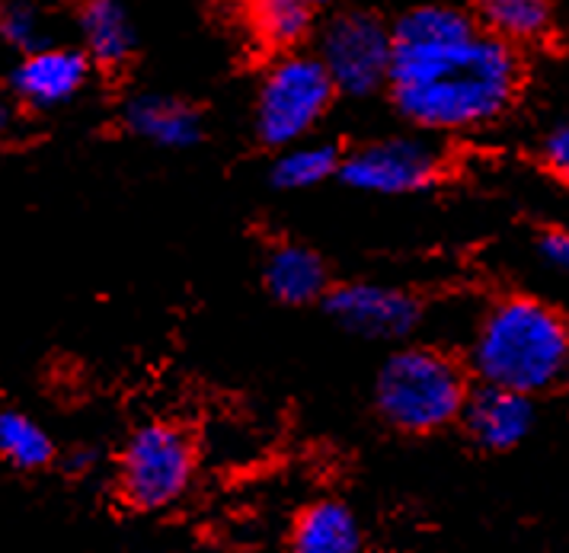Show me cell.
I'll return each instance as SVG.
<instances>
[{
    "label": "cell",
    "instance_id": "8fae6325",
    "mask_svg": "<svg viewBox=\"0 0 569 553\" xmlns=\"http://www.w3.org/2000/svg\"><path fill=\"white\" fill-rule=\"evenodd\" d=\"M126 125L131 134L167 151H186L202 138V115L173 97H138L126 105Z\"/></svg>",
    "mask_w": 569,
    "mask_h": 553
},
{
    "label": "cell",
    "instance_id": "8992f818",
    "mask_svg": "<svg viewBox=\"0 0 569 553\" xmlns=\"http://www.w3.org/2000/svg\"><path fill=\"white\" fill-rule=\"evenodd\" d=\"M317 58L327 68L337 93L356 100L371 97L381 87H388L390 27L365 10L337 13L320 32Z\"/></svg>",
    "mask_w": 569,
    "mask_h": 553
},
{
    "label": "cell",
    "instance_id": "4fadbf2b",
    "mask_svg": "<svg viewBox=\"0 0 569 553\" xmlns=\"http://www.w3.org/2000/svg\"><path fill=\"white\" fill-rule=\"evenodd\" d=\"M78 32L87 58L103 68H119L134 52V29L119 0H83Z\"/></svg>",
    "mask_w": 569,
    "mask_h": 553
},
{
    "label": "cell",
    "instance_id": "cb8c5ba5",
    "mask_svg": "<svg viewBox=\"0 0 569 553\" xmlns=\"http://www.w3.org/2000/svg\"><path fill=\"white\" fill-rule=\"evenodd\" d=\"M313 7H337V3H342V0H311Z\"/></svg>",
    "mask_w": 569,
    "mask_h": 553
},
{
    "label": "cell",
    "instance_id": "9a60e30c",
    "mask_svg": "<svg viewBox=\"0 0 569 553\" xmlns=\"http://www.w3.org/2000/svg\"><path fill=\"white\" fill-rule=\"evenodd\" d=\"M243 13L259 46L291 52L311 36L317 7L311 0H243Z\"/></svg>",
    "mask_w": 569,
    "mask_h": 553
},
{
    "label": "cell",
    "instance_id": "ac0fdd59",
    "mask_svg": "<svg viewBox=\"0 0 569 553\" xmlns=\"http://www.w3.org/2000/svg\"><path fill=\"white\" fill-rule=\"evenodd\" d=\"M0 458L20 471H39L54 458L52 435L27 413L3 410L0 413Z\"/></svg>",
    "mask_w": 569,
    "mask_h": 553
},
{
    "label": "cell",
    "instance_id": "5bb4252c",
    "mask_svg": "<svg viewBox=\"0 0 569 553\" xmlns=\"http://www.w3.org/2000/svg\"><path fill=\"white\" fill-rule=\"evenodd\" d=\"M291 547L298 553H356L362 547V527L349 505L313 502L291 527Z\"/></svg>",
    "mask_w": 569,
    "mask_h": 553
},
{
    "label": "cell",
    "instance_id": "e0dca14e",
    "mask_svg": "<svg viewBox=\"0 0 569 553\" xmlns=\"http://www.w3.org/2000/svg\"><path fill=\"white\" fill-rule=\"evenodd\" d=\"M339 151L333 144H284L279 160L272 163V185L298 192L327 183L339 173Z\"/></svg>",
    "mask_w": 569,
    "mask_h": 553
},
{
    "label": "cell",
    "instance_id": "6da1fadb",
    "mask_svg": "<svg viewBox=\"0 0 569 553\" xmlns=\"http://www.w3.org/2000/svg\"><path fill=\"white\" fill-rule=\"evenodd\" d=\"M521 80L516 46L458 7L422 3L390 27V97L419 129L490 125L516 105Z\"/></svg>",
    "mask_w": 569,
    "mask_h": 553
},
{
    "label": "cell",
    "instance_id": "ffe728a7",
    "mask_svg": "<svg viewBox=\"0 0 569 553\" xmlns=\"http://www.w3.org/2000/svg\"><path fill=\"white\" fill-rule=\"evenodd\" d=\"M541 158L543 167H547L557 180H563V183L569 185V119L567 122H560L553 132L543 138Z\"/></svg>",
    "mask_w": 569,
    "mask_h": 553
},
{
    "label": "cell",
    "instance_id": "30bf717a",
    "mask_svg": "<svg viewBox=\"0 0 569 553\" xmlns=\"http://www.w3.org/2000/svg\"><path fill=\"white\" fill-rule=\"evenodd\" d=\"M458 420L483 451H512L535 425V403L528 394L480 381V388L467 394Z\"/></svg>",
    "mask_w": 569,
    "mask_h": 553
},
{
    "label": "cell",
    "instance_id": "5b68a950",
    "mask_svg": "<svg viewBox=\"0 0 569 553\" xmlns=\"http://www.w3.org/2000/svg\"><path fill=\"white\" fill-rule=\"evenodd\" d=\"M337 87L317 54H282L259 83L253 125L262 144L284 148L305 141L327 115Z\"/></svg>",
    "mask_w": 569,
    "mask_h": 553
},
{
    "label": "cell",
    "instance_id": "603a6c76",
    "mask_svg": "<svg viewBox=\"0 0 569 553\" xmlns=\"http://www.w3.org/2000/svg\"><path fill=\"white\" fill-rule=\"evenodd\" d=\"M68 464H71V471H83V467H90V464H93V454H90V451H80V454H74Z\"/></svg>",
    "mask_w": 569,
    "mask_h": 553
},
{
    "label": "cell",
    "instance_id": "7402d4cb",
    "mask_svg": "<svg viewBox=\"0 0 569 553\" xmlns=\"http://www.w3.org/2000/svg\"><path fill=\"white\" fill-rule=\"evenodd\" d=\"M13 125H17V112H13V105L7 103V100H0V141L13 132Z\"/></svg>",
    "mask_w": 569,
    "mask_h": 553
},
{
    "label": "cell",
    "instance_id": "9c48e42d",
    "mask_svg": "<svg viewBox=\"0 0 569 553\" xmlns=\"http://www.w3.org/2000/svg\"><path fill=\"white\" fill-rule=\"evenodd\" d=\"M87 80H90V58L83 49L42 46L36 52L23 54V61L17 64L10 78V87L20 103L49 112V109L78 100Z\"/></svg>",
    "mask_w": 569,
    "mask_h": 553
},
{
    "label": "cell",
    "instance_id": "2e32d148",
    "mask_svg": "<svg viewBox=\"0 0 569 553\" xmlns=\"http://www.w3.org/2000/svg\"><path fill=\"white\" fill-rule=\"evenodd\" d=\"M473 17L516 49L535 46L553 29V0H473Z\"/></svg>",
    "mask_w": 569,
    "mask_h": 553
},
{
    "label": "cell",
    "instance_id": "7c38bea8",
    "mask_svg": "<svg viewBox=\"0 0 569 553\" xmlns=\"http://www.w3.org/2000/svg\"><path fill=\"white\" fill-rule=\"evenodd\" d=\"M262 282L282 304H311L327 294V265L308 247L282 243L269 250L262 265Z\"/></svg>",
    "mask_w": 569,
    "mask_h": 553
},
{
    "label": "cell",
    "instance_id": "277c9868",
    "mask_svg": "<svg viewBox=\"0 0 569 553\" xmlns=\"http://www.w3.org/2000/svg\"><path fill=\"white\" fill-rule=\"evenodd\" d=\"M196 476V442L177 422L134 429L119 458V496L134 512H163Z\"/></svg>",
    "mask_w": 569,
    "mask_h": 553
},
{
    "label": "cell",
    "instance_id": "44dd1931",
    "mask_svg": "<svg viewBox=\"0 0 569 553\" xmlns=\"http://www.w3.org/2000/svg\"><path fill=\"white\" fill-rule=\"evenodd\" d=\"M538 250H541V257L553 269L569 272V231H563V228L543 231L541 238H538Z\"/></svg>",
    "mask_w": 569,
    "mask_h": 553
},
{
    "label": "cell",
    "instance_id": "52a82bcc",
    "mask_svg": "<svg viewBox=\"0 0 569 553\" xmlns=\"http://www.w3.org/2000/svg\"><path fill=\"white\" fill-rule=\"evenodd\" d=\"M445 160L436 148L413 138H385L356 148L339 160V180L359 192L407 195L439 183Z\"/></svg>",
    "mask_w": 569,
    "mask_h": 553
},
{
    "label": "cell",
    "instance_id": "7a4b0ae2",
    "mask_svg": "<svg viewBox=\"0 0 569 553\" xmlns=\"http://www.w3.org/2000/svg\"><path fill=\"white\" fill-rule=\"evenodd\" d=\"M483 384L538 396L569 388V316L528 294L499 298L470 345Z\"/></svg>",
    "mask_w": 569,
    "mask_h": 553
},
{
    "label": "cell",
    "instance_id": "3957f363",
    "mask_svg": "<svg viewBox=\"0 0 569 553\" xmlns=\"http://www.w3.org/2000/svg\"><path fill=\"white\" fill-rule=\"evenodd\" d=\"M467 394L465 365L426 345L393 352L375 381L378 413L407 435H429L458 422Z\"/></svg>",
    "mask_w": 569,
    "mask_h": 553
},
{
    "label": "cell",
    "instance_id": "ba28073f",
    "mask_svg": "<svg viewBox=\"0 0 569 553\" xmlns=\"http://www.w3.org/2000/svg\"><path fill=\"white\" fill-rule=\"evenodd\" d=\"M327 311L339 326L365 340H403L419 326L416 294L378 282H349L327 294Z\"/></svg>",
    "mask_w": 569,
    "mask_h": 553
},
{
    "label": "cell",
    "instance_id": "d6986e66",
    "mask_svg": "<svg viewBox=\"0 0 569 553\" xmlns=\"http://www.w3.org/2000/svg\"><path fill=\"white\" fill-rule=\"evenodd\" d=\"M0 39L17 52L52 46V23L36 0H0Z\"/></svg>",
    "mask_w": 569,
    "mask_h": 553
}]
</instances>
